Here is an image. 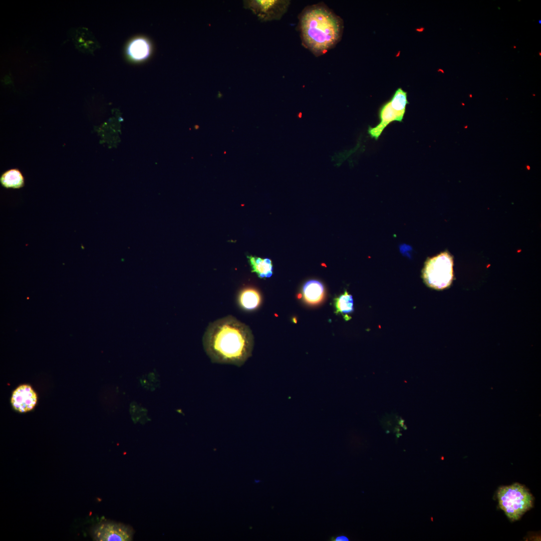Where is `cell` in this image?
<instances>
[{"label":"cell","mask_w":541,"mask_h":541,"mask_svg":"<svg viewBox=\"0 0 541 541\" xmlns=\"http://www.w3.org/2000/svg\"><path fill=\"white\" fill-rule=\"evenodd\" d=\"M453 259L447 252L429 258L422 270V278L429 287L443 290L451 284L453 278Z\"/></svg>","instance_id":"cell-4"},{"label":"cell","mask_w":541,"mask_h":541,"mask_svg":"<svg viewBox=\"0 0 541 541\" xmlns=\"http://www.w3.org/2000/svg\"><path fill=\"white\" fill-rule=\"evenodd\" d=\"M497 497L500 508L512 521L518 520L533 506L531 493L525 486L517 482L500 487Z\"/></svg>","instance_id":"cell-3"},{"label":"cell","mask_w":541,"mask_h":541,"mask_svg":"<svg viewBox=\"0 0 541 541\" xmlns=\"http://www.w3.org/2000/svg\"><path fill=\"white\" fill-rule=\"evenodd\" d=\"M408 104L407 92L402 88H398L390 100L380 107L378 113L379 123L374 127L368 128L370 137L377 140L390 123L395 121L402 122Z\"/></svg>","instance_id":"cell-5"},{"label":"cell","mask_w":541,"mask_h":541,"mask_svg":"<svg viewBox=\"0 0 541 541\" xmlns=\"http://www.w3.org/2000/svg\"><path fill=\"white\" fill-rule=\"evenodd\" d=\"M203 345L212 363L240 367L252 355L254 338L248 326L227 316L209 324Z\"/></svg>","instance_id":"cell-1"},{"label":"cell","mask_w":541,"mask_h":541,"mask_svg":"<svg viewBox=\"0 0 541 541\" xmlns=\"http://www.w3.org/2000/svg\"><path fill=\"white\" fill-rule=\"evenodd\" d=\"M248 262L251 269L260 279L268 278L273 274V264L271 259L262 258L253 255H247Z\"/></svg>","instance_id":"cell-12"},{"label":"cell","mask_w":541,"mask_h":541,"mask_svg":"<svg viewBox=\"0 0 541 541\" xmlns=\"http://www.w3.org/2000/svg\"><path fill=\"white\" fill-rule=\"evenodd\" d=\"M538 22H539V24H540V23H540V22H541V21H538Z\"/></svg>","instance_id":"cell-17"},{"label":"cell","mask_w":541,"mask_h":541,"mask_svg":"<svg viewBox=\"0 0 541 541\" xmlns=\"http://www.w3.org/2000/svg\"><path fill=\"white\" fill-rule=\"evenodd\" d=\"M334 307L337 314H341L346 321L351 319L349 314L354 312L353 297L347 291L334 299Z\"/></svg>","instance_id":"cell-13"},{"label":"cell","mask_w":541,"mask_h":541,"mask_svg":"<svg viewBox=\"0 0 541 541\" xmlns=\"http://www.w3.org/2000/svg\"><path fill=\"white\" fill-rule=\"evenodd\" d=\"M261 297L259 291L253 288L242 289L238 296V303L241 308L246 311H253L260 305Z\"/></svg>","instance_id":"cell-11"},{"label":"cell","mask_w":541,"mask_h":541,"mask_svg":"<svg viewBox=\"0 0 541 541\" xmlns=\"http://www.w3.org/2000/svg\"><path fill=\"white\" fill-rule=\"evenodd\" d=\"M539 56H541V53H540V52H539Z\"/></svg>","instance_id":"cell-16"},{"label":"cell","mask_w":541,"mask_h":541,"mask_svg":"<svg viewBox=\"0 0 541 541\" xmlns=\"http://www.w3.org/2000/svg\"><path fill=\"white\" fill-rule=\"evenodd\" d=\"M151 46L149 41L143 37L133 39L128 44L126 54L128 58L134 62H141L150 56Z\"/></svg>","instance_id":"cell-9"},{"label":"cell","mask_w":541,"mask_h":541,"mask_svg":"<svg viewBox=\"0 0 541 541\" xmlns=\"http://www.w3.org/2000/svg\"><path fill=\"white\" fill-rule=\"evenodd\" d=\"M243 7L250 10L261 22L280 20L290 5L288 0H245Z\"/></svg>","instance_id":"cell-6"},{"label":"cell","mask_w":541,"mask_h":541,"mask_svg":"<svg viewBox=\"0 0 541 541\" xmlns=\"http://www.w3.org/2000/svg\"><path fill=\"white\" fill-rule=\"evenodd\" d=\"M303 46L316 57L325 54L340 41L343 21L324 3L306 7L299 16Z\"/></svg>","instance_id":"cell-2"},{"label":"cell","mask_w":541,"mask_h":541,"mask_svg":"<svg viewBox=\"0 0 541 541\" xmlns=\"http://www.w3.org/2000/svg\"><path fill=\"white\" fill-rule=\"evenodd\" d=\"M302 294L304 301L310 305L320 304L325 296V288L323 284L316 280L307 281L303 286Z\"/></svg>","instance_id":"cell-10"},{"label":"cell","mask_w":541,"mask_h":541,"mask_svg":"<svg viewBox=\"0 0 541 541\" xmlns=\"http://www.w3.org/2000/svg\"><path fill=\"white\" fill-rule=\"evenodd\" d=\"M37 401L36 393L32 388L27 385H21L13 392L11 402L16 410L25 412L31 410Z\"/></svg>","instance_id":"cell-8"},{"label":"cell","mask_w":541,"mask_h":541,"mask_svg":"<svg viewBox=\"0 0 541 541\" xmlns=\"http://www.w3.org/2000/svg\"><path fill=\"white\" fill-rule=\"evenodd\" d=\"M1 185L9 189H20L25 184L24 177L18 169H11L4 172L0 177Z\"/></svg>","instance_id":"cell-14"},{"label":"cell","mask_w":541,"mask_h":541,"mask_svg":"<svg viewBox=\"0 0 541 541\" xmlns=\"http://www.w3.org/2000/svg\"><path fill=\"white\" fill-rule=\"evenodd\" d=\"M94 538L99 541H129L132 539L133 531L128 526L114 522H103L93 530Z\"/></svg>","instance_id":"cell-7"},{"label":"cell","mask_w":541,"mask_h":541,"mask_svg":"<svg viewBox=\"0 0 541 541\" xmlns=\"http://www.w3.org/2000/svg\"><path fill=\"white\" fill-rule=\"evenodd\" d=\"M333 541H348L349 538L345 535H339L331 538Z\"/></svg>","instance_id":"cell-15"}]
</instances>
